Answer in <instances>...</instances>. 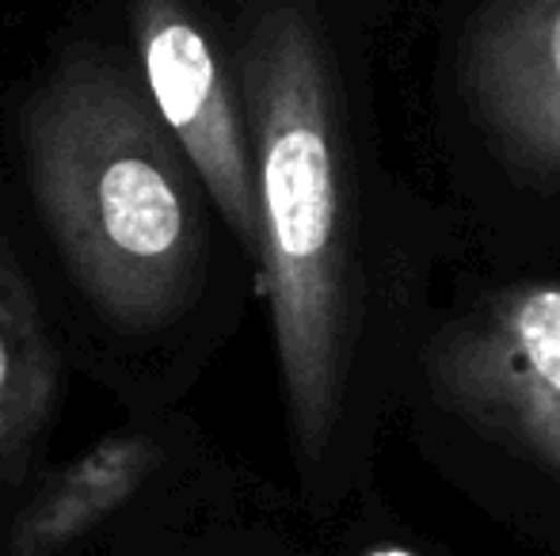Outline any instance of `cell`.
<instances>
[{"instance_id":"cell-8","label":"cell","mask_w":560,"mask_h":556,"mask_svg":"<svg viewBox=\"0 0 560 556\" xmlns=\"http://www.w3.org/2000/svg\"><path fill=\"white\" fill-rule=\"evenodd\" d=\"M366 556H420L412 549H400V545H385V549H370Z\"/></svg>"},{"instance_id":"cell-1","label":"cell","mask_w":560,"mask_h":556,"mask_svg":"<svg viewBox=\"0 0 560 556\" xmlns=\"http://www.w3.org/2000/svg\"><path fill=\"white\" fill-rule=\"evenodd\" d=\"M256 263L290 430L325 458L359 343V187L332 50L310 0H259L244 38Z\"/></svg>"},{"instance_id":"cell-6","label":"cell","mask_w":560,"mask_h":556,"mask_svg":"<svg viewBox=\"0 0 560 556\" xmlns=\"http://www.w3.org/2000/svg\"><path fill=\"white\" fill-rule=\"evenodd\" d=\"M164 450L149 435L118 430L69 461L38 488L12 527V556H58L100 522L122 511L149 476L161 469Z\"/></svg>"},{"instance_id":"cell-7","label":"cell","mask_w":560,"mask_h":556,"mask_svg":"<svg viewBox=\"0 0 560 556\" xmlns=\"http://www.w3.org/2000/svg\"><path fill=\"white\" fill-rule=\"evenodd\" d=\"M61 386L58 351L38 297L0 229V473L43 435Z\"/></svg>"},{"instance_id":"cell-4","label":"cell","mask_w":560,"mask_h":556,"mask_svg":"<svg viewBox=\"0 0 560 556\" xmlns=\"http://www.w3.org/2000/svg\"><path fill=\"white\" fill-rule=\"evenodd\" d=\"M141 84L179 156L207 184L229 229L256 260V171L248 119L202 23L184 0H133Z\"/></svg>"},{"instance_id":"cell-5","label":"cell","mask_w":560,"mask_h":556,"mask_svg":"<svg viewBox=\"0 0 560 556\" xmlns=\"http://www.w3.org/2000/svg\"><path fill=\"white\" fill-rule=\"evenodd\" d=\"M462 76L488 134L560 176V0H492L465 38Z\"/></svg>"},{"instance_id":"cell-2","label":"cell","mask_w":560,"mask_h":556,"mask_svg":"<svg viewBox=\"0 0 560 556\" xmlns=\"http://www.w3.org/2000/svg\"><path fill=\"white\" fill-rule=\"evenodd\" d=\"M23 161L50 237L89 305L156 332L199 279V214L184 156L149 92L107 54H73L31 96Z\"/></svg>"},{"instance_id":"cell-3","label":"cell","mask_w":560,"mask_h":556,"mask_svg":"<svg viewBox=\"0 0 560 556\" xmlns=\"http://www.w3.org/2000/svg\"><path fill=\"white\" fill-rule=\"evenodd\" d=\"M435 401L560 476V282H511L457 312L428 355Z\"/></svg>"}]
</instances>
